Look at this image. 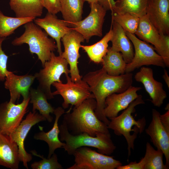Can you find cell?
I'll list each match as a JSON object with an SVG mask.
<instances>
[{"mask_svg": "<svg viewBox=\"0 0 169 169\" xmlns=\"http://www.w3.org/2000/svg\"><path fill=\"white\" fill-rule=\"evenodd\" d=\"M6 38H0V81H5L6 76L9 71L7 69L8 56L2 49V44Z\"/></svg>", "mask_w": 169, "mask_h": 169, "instance_id": "836d02e7", "label": "cell"}, {"mask_svg": "<svg viewBox=\"0 0 169 169\" xmlns=\"http://www.w3.org/2000/svg\"><path fill=\"white\" fill-rule=\"evenodd\" d=\"M44 7L48 12L56 14L60 12V0H41Z\"/></svg>", "mask_w": 169, "mask_h": 169, "instance_id": "d590c367", "label": "cell"}, {"mask_svg": "<svg viewBox=\"0 0 169 169\" xmlns=\"http://www.w3.org/2000/svg\"><path fill=\"white\" fill-rule=\"evenodd\" d=\"M82 79L89 85L96 101L97 106L95 111L96 116L108 125L110 120L104 111L106 99L112 94L123 92L132 85L133 74L130 72L117 76H111L102 68L87 73Z\"/></svg>", "mask_w": 169, "mask_h": 169, "instance_id": "6da1fadb", "label": "cell"}, {"mask_svg": "<svg viewBox=\"0 0 169 169\" xmlns=\"http://www.w3.org/2000/svg\"><path fill=\"white\" fill-rule=\"evenodd\" d=\"M145 103L142 96L139 95L120 115L110 119L107 125L108 129L113 130L115 135L123 136L125 138L127 144L128 157L131 155V150L134 149V141L138 134L144 131L146 124L145 117L136 120L132 114L135 111L136 106Z\"/></svg>", "mask_w": 169, "mask_h": 169, "instance_id": "3957f363", "label": "cell"}, {"mask_svg": "<svg viewBox=\"0 0 169 169\" xmlns=\"http://www.w3.org/2000/svg\"><path fill=\"white\" fill-rule=\"evenodd\" d=\"M149 0H116L111 11L128 13L140 18L146 14Z\"/></svg>", "mask_w": 169, "mask_h": 169, "instance_id": "f1b7e54d", "label": "cell"}, {"mask_svg": "<svg viewBox=\"0 0 169 169\" xmlns=\"http://www.w3.org/2000/svg\"><path fill=\"white\" fill-rule=\"evenodd\" d=\"M160 121L166 130L169 132V110L164 114L160 115Z\"/></svg>", "mask_w": 169, "mask_h": 169, "instance_id": "74e56055", "label": "cell"}, {"mask_svg": "<svg viewBox=\"0 0 169 169\" xmlns=\"http://www.w3.org/2000/svg\"><path fill=\"white\" fill-rule=\"evenodd\" d=\"M24 25V32L13 39L12 44L14 46L27 44L30 53L36 54L43 66L45 62L50 59L52 53L57 49L55 42L33 21Z\"/></svg>", "mask_w": 169, "mask_h": 169, "instance_id": "5b68a950", "label": "cell"}, {"mask_svg": "<svg viewBox=\"0 0 169 169\" xmlns=\"http://www.w3.org/2000/svg\"><path fill=\"white\" fill-rule=\"evenodd\" d=\"M164 74L163 75L162 77L166 84L168 88H169V76L167 71L164 69Z\"/></svg>", "mask_w": 169, "mask_h": 169, "instance_id": "ab89813d", "label": "cell"}, {"mask_svg": "<svg viewBox=\"0 0 169 169\" xmlns=\"http://www.w3.org/2000/svg\"><path fill=\"white\" fill-rule=\"evenodd\" d=\"M132 42L135 51L131 62L126 64L125 73H130L143 65H154L165 68L162 57L155 51V49L147 43L138 38L134 34L126 32Z\"/></svg>", "mask_w": 169, "mask_h": 169, "instance_id": "ba28073f", "label": "cell"}, {"mask_svg": "<svg viewBox=\"0 0 169 169\" xmlns=\"http://www.w3.org/2000/svg\"><path fill=\"white\" fill-rule=\"evenodd\" d=\"M18 148L9 135L0 132V165L11 169L18 168Z\"/></svg>", "mask_w": 169, "mask_h": 169, "instance_id": "44dd1931", "label": "cell"}, {"mask_svg": "<svg viewBox=\"0 0 169 169\" xmlns=\"http://www.w3.org/2000/svg\"><path fill=\"white\" fill-rule=\"evenodd\" d=\"M135 34L143 41L153 44L158 54L161 56L162 45L160 35L146 15L139 18L137 28Z\"/></svg>", "mask_w": 169, "mask_h": 169, "instance_id": "603a6c76", "label": "cell"}, {"mask_svg": "<svg viewBox=\"0 0 169 169\" xmlns=\"http://www.w3.org/2000/svg\"><path fill=\"white\" fill-rule=\"evenodd\" d=\"M35 79V75L26 74L18 75L9 71L6 76L4 86L9 91V100L15 103L21 95L24 100L29 98L31 86Z\"/></svg>", "mask_w": 169, "mask_h": 169, "instance_id": "d6986e66", "label": "cell"}, {"mask_svg": "<svg viewBox=\"0 0 169 169\" xmlns=\"http://www.w3.org/2000/svg\"><path fill=\"white\" fill-rule=\"evenodd\" d=\"M134 79L143 85L153 105L160 107L167 97V94L163 89L162 84L154 79L153 69L149 67H142L135 75Z\"/></svg>", "mask_w": 169, "mask_h": 169, "instance_id": "9a60e30c", "label": "cell"}, {"mask_svg": "<svg viewBox=\"0 0 169 169\" xmlns=\"http://www.w3.org/2000/svg\"><path fill=\"white\" fill-rule=\"evenodd\" d=\"M84 2H87L90 4L98 3L99 0H83Z\"/></svg>", "mask_w": 169, "mask_h": 169, "instance_id": "60d3db41", "label": "cell"}, {"mask_svg": "<svg viewBox=\"0 0 169 169\" xmlns=\"http://www.w3.org/2000/svg\"><path fill=\"white\" fill-rule=\"evenodd\" d=\"M46 120V119L36 111L30 112L17 128L9 135L11 139L18 145L20 161L23 163V166L27 169H28V163L32 160V156L26 151L24 147V141L33 125L40 122Z\"/></svg>", "mask_w": 169, "mask_h": 169, "instance_id": "4fadbf2b", "label": "cell"}, {"mask_svg": "<svg viewBox=\"0 0 169 169\" xmlns=\"http://www.w3.org/2000/svg\"><path fill=\"white\" fill-rule=\"evenodd\" d=\"M96 106L95 99L90 98L75 106L71 112H65L63 121L70 134L75 135L86 133L95 136L99 133H110L107 125L95 113Z\"/></svg>", "mask_w": 169, "mask_h": 169, "instance_id": "7a4b0ae2", "label": "cell"}, {"mask_svg": "<svg viewBox=\"0 0 169 169\" xmlns=\"http://www.w3.org/2000/svg\"><path fill=\"white\" fill-rule=\"evenodd\" d=\"M102 67L108 74L117 76L125 73L127 64L125 61L122 54L112 50L108 47L106 54L101 62Z\"/></svg>", "mask_w": 169, "mask_h": 169, "instance_id": "484cf974", "label": "cell"}, {"mask_svg": "<svg viewBox=\"0 0 169 169\" xmlns=\"http://www.w3.org/2000/svg\"><path fill=\"white\" fill-rule=\"evenodd\" d=\"M165 109L167 110H169V104L166 105V107H165Z\"/></svg>", "mask_w": 169, "mask_h": 169, "instance_id": "b9f144b4", "label": "cell"}, {"mask_svg": "<svg viewBox=\"0 0 169 169\" xmlns=\"http://www.w3.org/2000/svg\"><path fill=\"white\" fill-rule=\"evenodd\" d=\"M113 36L111 27L109 31L100 40L90 45H81L80 48L87 53L90 60L95 63H101L106 54L108 48V43Z\"/></svg>", "mask_w": 169, "mask_h": 169, "instance_id": "83f0119b", "label": "cell"}, {"mask_svg": "<svg viewBox=\"0 0 169 169\" xmlns=\"http://www.w3.org/2000/svg\"><path fill=\"white\" fill-rule=\"evenodd\" d=\"M112 20L117 23L125 31L135 34L139 17L128 13L112 12Z\"/></svg>", "mask_w": 169, "mask_h": 169, "instance_id": "1f68e13d", "label": "cell"}, {"mask_svg": "<svg viewBox=\"0 0 169 169\" xmlns=\"http://www.w3.org/2000/svg\"><path fill=\"white\" fill-rule=\"evenodd\" d=\"M34 23L55 40L57 51L59 55L62 53L61 39L72 29L69 27L64 20L59 19L56 14L48 12L45 16L42 18H36Z\"/></svg>", "mask_w": 169, "mask_h": 169, "instance_id": "ac0fdd59", "label": "cell"}, {"mask_svg": "<svg viewBox=\"0 0 169 169\" xmlns=\"http://www.w3.org/2000/svg\"><path fill=\"white\" fill-rule=\"evenodd\" d=\"M73 155L74 163L67 169H114L122 165L113 156L98 152L89 147L78 148Z\"/></svg>", "mask_w": 169, "mask_h": 169, "instance_id": "52a82bcc", "label": "cell"}, {"mask_svg": "<svg viewBox=\"0 0 169 169\" xmlns=\"http://www.w3.org/2000/svg\"><path fill=\"white\" fill-rule=\"evenodd\" d=\"M141 89L131 85L123 92L114 93L109 95L105 101L104 110L105 116L110 119L118 116L120 111L126 109L138 97L139 95L137 92Z\"/></svg>", "mask_w": 169, "mask_h": 169, "instance_id": "e0dca14e", "label": "cell"}, {"mask_svg": "<svg viewBox=\"0 0 169 169\" xmlns=\"http://www.w3.org/2000/svg\"><path fill=\"white\" fill-rule=\"evenodd\" d=\"M59 128L60 140L65 142L63 148L69 155H73L77 149L83 146L96 148L99 152L108 156L113 153L116 149L110 133H99L95 136L86 133L73 135L69 133L63 121Z\"/></svg>", "mask_w": 169, "mask_h": 169, "instance_id": "277c9868", "label": "cell"}, {"mask_svg": "<svg viewBox=\"0 0 169 169\" xmlns=\"http://www.w3.org/2000/svg\"><path fill=\"white\" fill-rule=\"evenodd\" d=\"M84 2L83 0H60V12L69 27L82 20Z\"/></svg>", "mask_w": 169, "mask_h": 169, "instance_id": "d4e9b609", "label": "cell"}, {"mask_svg": "<svg viewBox=\"0 0 169 169\" xmlns=\"http://www.w3.org/2000/svg\"><path fill=\"white\" fill-rule=\"evenodd\" d=\"M114 0H99L98 3L106 10H112L115 4Z\"/></svg>", "mask_w": 169, "mask_h": 169, "instance_id": "f35d334b", "label": "cell"}, {"mask_svg": "<svg viewBox=\"0 0 169 169\" xmlns=\"http://www.w3.org/2000/svg\"><path fill=\"white\" fill-rule=\"evenodd\" d=\"M113 36L111 40L113 50L121 52L127 64L130 63L133 58L134 51L132 45L125 31L116 22L112 20L111 27Z\"/></svg>", "mask_w": 169, "mask_h": 169, "instance_id": "ffe728a7", "label": "cell"}, {"mask_svg": "<svg viewBox=\"0 0 169 169\" xmlns=\"http://www.w3.org/2000/svg\"><path fill=\"white\" fill-rule=\"evenodd\" d=\"M169 0H149L146 15L159 33L169 35Z\"/></svg>", "mask_w": 169, "mask_h": 169, "instance_id": "2e32d148", "label": "cell"}, {"mask_svg": "<svg viewBox=\"0 0 169 169\" xmlns=\"http://www.w3.org/2000/svg\"><path fill=\"white\" fill-rule=\"evenodd\" d=\"M84 40L83 36L72 28L61 39L64 49L60 55L69 65L70 77L74 82L80 81L82 79L78 65V60L80 57L79 50L81 44Z\"/></svg>", "mask_w": 169, "mask_h": 169, "instance_id": "30bf717a", "label": "cell"}, {"mask_svg": "<svg viewBox=\"0 0 169 169\" xmlns=\"http://www.w3.org/2000/svg\"><path fill=\"white\" fill-rule=\"evenodd\" d=\"M160 115L156 109H152V120L145 129V131L150 136L151 141L154 146L163 151L166 159L165 165L169 169V132L162 124L160 118Z\"/></svg>", "mask_w": 169, "mask_h": 169, "instance_id": "5bb4252c", "label": "cell"}, {"mask_svg": "<svg viewBox=\"0 0 169 169\" xmlns=\"http://www.w3.org/2000/svg\"><path fill=\"white\" fill-rule=\"evenodd\" d=\"M66 60L61 55L56 56L54 52L52 53L50 59L46 61L43 68L34 74L38 80V88L45 94L48 100L54 98L51 90V85L54 82L62 83L60 78L64 74H70Z\"/></svg>", "mask_w": 169, "mask_h": 169, "instance_id": "8992f818", "label": "cell"}, {"mask_svg": "<svg viewBox=\"0 0 169 169\" xmlns=\"http://www.w3.org/2000/svg\"><path fill=\"white\" fill-rule=\"evenodd\" d=\"M33 155L42 159L38 161H35L31 165L33 169H62L63 167L58 161L57 155L54 153L50 158H46L43 155L37 154L34 150L31 151Z\"/></svg>", "mask_w": 169, "mask_h": 169, "instance_id": "d6a6232c", "label": "cell"}, {"mask_svg": "<svg viewBox=\"0 0 169 169\" xmlns=\"http://www.w3.org/2000/svg\"><path fill=\"white\" fill-rule=\"evenodd\" d=\"M65 75L66 83L54 82L52 84L56 89L52 94L54 96L56 95L62 96L64 100L62 106L64 109L68 108L69 105L75 106L87 99H95L89 85L84 81L82 79L80 81L74 82L69 75Z\"/></svg>", "mask_w": 169, "mask_h": 169, "instance_id": "9c48e42d", "label": "cell"}, {"mask_svg": "<svg viewBox=\"0 0 169 169\" xmlns=\"http://www.w3.org/2000/svg\"><path fill=\"white\" fill-rule=\"evenodd\" d=\"M90 4V13L84 19L73 24L72 28L88 42L94 36L101 37L106 10L99 3Z\"/></svg>", "mask_w": 169, "mask_h": 169, "instance_id": "7c38bea8", "label": "cell"}, {"mask_svg": "<svg viewBox=\"0 0 169 169\" xmlns=\"http://www.w3.org/2000/svg\"><path fill=\"white\" fill-rule=\"evenodd\" d=\"M65 113L64 109L62 107H59L55 109L54 112L55 119L52 128L47 132L41 129L40 131L35 133L34 136V139L44 141L47 143L49 148L48 158L51 157L55 150L63 148L65 144V143L61 142L58 136L60 133L58 121L61 115Z\"/></svg>", "mask_w": 169, "mask_h": 169, "instance_id": "7402d4cb", "label": "cell"}, {"mask_svg": "<svg viewBox=\"0 0 169 169\" xmlns=\"http://www.w3.org/2000/svg\"><path fill=\"white\" fill-rule=\"evenodd\" d=\"M9 4L16 17L19 18H38L44 8L41 0H10Z\"/></svg>", "mask_w": 169, "mask_h": 169, "instance_id": "cb8c5ba5", "label": "cell"}, {"mask_svg": "<svg viewBox=\"0 0 169 169\" xmlns=\"http://www.w3.org/2000/svg\"><path fill=\"white\" fill-rule=\"evenodd\" d=\"M163 151L159 148L156 150L151 144L147 142L145 155L142 158L144 169H168L163 162Z\"/></svg>", "mask_w": 169, "mask_h": 169, "instance_id": "4dcf8cb0", "label": "cell"}, {"mask_svg": "<svg viewBox=\"0 0 169 169\" xmlns=\"http://www.w3.org/2000/svg\"><path fill=\"white\" fill-rule=\"evenodd\" d=\"M30 97L15 104L10 100L0 104V132L10 135L18 126L27 112Z\"/></svg>", "mask_w": 169, "mask_h": 169, "instance_id": "8fae6325", "label": "cell"}, {"mask_svg": "<svg viewBox=\"0 0 169 169\" xmlns=\"http://www.w3.org/2000/svg\"><path fill=\"white\" fill-rule=\"evenodd\" d=\"M117 169H144L143 163L141 160L137 162L136 161L132 162L129 164L123 166L122 165L118 167Z\"/></svg>", "mask_w": 169, "mask_h": 169, "instance_id": "8d00e7d4", "label": "cell"}, {"mask_svg": "<svg viewBox=\"0 0 169 169\" xmlns=\"http://www.w3.org/2000/svg\"><path fill=\"white\" fill-rule=\"evenodd\" d=\"M32 17H13L5 15L0 10V38L7 37L14 33L15 30L20 26L31 21Z\"/></svg>", "mask_w": 169, "mask_h": 169, "instance_id": "f546056e", "label": "cell"}, {"mask_svg": "<svg viewBox=\"0 0 169 169\" xmlns=\"http://www.w3.org/2000/svg\"><path fill=\"white\" fill-rule=\"evenodd\" d=\"M29 96V103L33 104L32 111L38 110L46 120L52 122L53 118L50 113H54L55 109L48 103L44 93L38 88L36 89L31 88Z\"/></svg>", "mask_w": 169, "mask_h": 169, "instance_id": "4316f807", "label": "cell"}, {"mask_svg": "<svg viewBox=\"0 0 169 169\" xmlns=\"http://www.w3.org/2000/svg\"><path fill=\"white\" fill-rule=\"evenodd\" d=\"M162 45V53L161 57L163 58L166 66L169 67V35L160 33Z\"/></svg>", "mask_w": 169, "mask_h": 169, "instance_id": "e575fe53", "label": "cell"}]
</instances>
